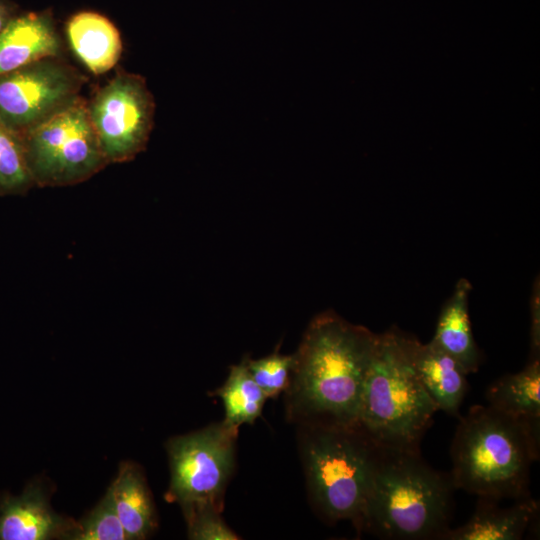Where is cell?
I'll return each mask as SVG.
<instances>
[{"instance_id":"cell-18","label":"cell","mask_w":540,"mask_h":540,"mask_svg":"<svg viewBox=\"0 0 540 540\" xmlns=\"http://www.w3.org/2000/svg\"><path fill=\"white\" fill-rule=\"evenodd\" d=\"M212 396L222 399L225 409L223 422L238 429L243 424H253L261 416L267 399L243 360L230 367L224 384L213 391Z\"/></svg>"},{"instance_id":"cell-6","label":"cell","mask_w":540,"mask_h":540,"mask_svg":"<svg viewBox=\"0 0 540 540\" xmlns=\"http://www.w3.org/2000/svg\"><path fill=\"white\" fill-rule=\"evenodd\" d=\"M21 138L39 187L76 185L108 165L82 97Z\"/></svg>"},{"instance_id":"cell-21","label":"cell","mask_w":540,"mask_h":540,"mask_svg":"<svg viewBox=\"0 0 540 540\" xmlns=\"http://www.w3.org/2000/svg\"><path fill=\"white\" fill-rule=\"evenodd\" d=\"M243 361L267 398H275L287 390L294 367L293 354L285 355L274 351L259 359L245 358Z\"/></svg>"},{"instance_id":"cell-15","label":"cell","mask_w":540,"mask_h":540,"mask_svg":"<svg viewBox=\"0 0 540 540\" xmlns=\"http://www.w3.org/2000/svg\"><path fill=\"white\" fill-rule=\"evenodd\" d=\"M471 289L470 282L465 278L457 282L451 297L442 307L431 340L459 362L468 374L475 373L482 360L468 314Z\"/></svg>"},{"instance_id":"cell-14","label":"cell","mask_w":540,"mask_h":540,"mask_svg":"<svg viewBox=\"0 0 540 540\" xmlns=\"http://www.w3.org/2000/svg\"><path fill=\"white\" fill-rule=\"evenodd\" d=\"M69 44L83 65L93 74L111 70L119 61L123 44L116 26L94 11H81L67 22Z\"/></svg>"},{"instance_id":"cell-23","label":"cell","mask_w":540,"mask_h":540,"mask_svg":"<svg viewBox=\"0 0 540 540\" xmlns=\"http://www.w3.org/2000/svg\"><path fill=\"white\" fill-rule=\"evenodd\" d=\"M531 300V329H530V355L529 360L540 358V307L539 285L535 287Z\"/></svg>"},{"instance_id":"cell-3","label":"cell","mask_w":540,"mask_h":540,"mask_svg":"<svg viewBox=\"0 0 540 540\" xmlns=\"http://www.w3.org/2000/svg\"><path fill=\"white\" fill-rule=\"evenodd\" d=\"M450 472L420 452L380 447L358 532L388 540H441L450 528L455 490Z\"/></svg>"},{"instance_id":"cell-24","label":"cell","mask_w":540,"mask_h":540,"mask_svg":"<svg viewBox=\"0 0 540 540\" xmlns=\"http://www.w3.org/2000/svg\"><path fill=\"white\" fill-rule=\"evenodd\" d=\"M17 10V6L12 0H0V33L18 13Z\"/></svg>"},{"instance_id":"cell-20","label":"cell","mask_w":540,"mask_h":540,"mask_svg":"<svg viewBox=\"0 0 540 540\" xmlns=\"http://www.w3.org/2000/svg\"><path fill=\"white\" fill-rule=\"evenodd\" d=\"M75 540H128V536L114 509L110 493L73 528L66 537Z\"/></svg>"},{"instance_id":"cell-7","label":"cell","mask_w":540,"mask_h":540,"mask_svg":"<svg viewBox=\"0 0 540 540\" xmlns=\"http://www.w3.org/2000/svg\"><path fill=\"white\" fill-rule=\"evenodd\" d=\"M237 436L238 428L221 421L169 440L171 481L167 498L179 503L183 513L205 506L222 512L235 465Z\"/></svg>"},{"instance_id":"cell-19","label":"cell","mask_w":540,"mask_h":540,"mask_svg":"<svg viewBox=\"0 0 540 540\" xmlns=\"http://www.w3.org/2000/svg\"><path fill=\"white\" fill-rule=\"evenodd\" d=\"M33 186L21 136L0 120V196L23 194Z\"/></svg>"},{"instance_id":"cell-13","label":"cell","mask_w":540,"mask_h":540,"mask_svg":"<svg viewBox=\"0 0 540 540\" xmlns=\"http://www.w3.org/2000/svg\"><path fill=\"white\" fill-rule=\"evenodd\" d=\"M412 361L415 371L438 410L460 417V407L468 390V373L453 357L433 342L414 341Z\"/></svg>"},{"instance_id":"cell-11","label":"cell","mask_w":540,"mask_h":540,"mask_svg":"<svg viewBox=\"0 0 540 540\" xmlns=\"http://www.w3.org/2000/svg\"><path fill=\"white\" fill-rule=\"evenodd\" d=\"M61 54V40L50 12H18L0 33V75Z\"/></svg>"},{"instance_id":"cell-5","label":"cell","mask_w":540,"mask_h":540,"mask_svg":"<svg viewBox=\"0 0 540 540\" xmlns=\"http://www.w3.org/2000/svg\"><path fill=\"white\" fill-rule=\"evenodd\" d=\"M300 451L311 501L329 522L359 530L380 447L359 427L300 425Z\"/></svg>"},{"instance_id":"cell-9","label":"cell","mask_w":540,"mask_h":540,"mask_svg":"<svg viewBox=\"0 0 540 540\" xmlns=\"http://www.w3.org/2000/svg\"><path fill=\"white\" fill-rule=\"evenodd\" d=\"M85 77L60 57H47L0 75V120L23 136L81 96Z\"/></svg>"},{"instance_id":"cell-8","label":"cell","mask_w":540,"mask_h":540,"mask_svg":"<svg viewBox=\"0 0 540 540\" xmlns=\"http://www.w3.org/2000/svg\"><path fill=\"white\" fill-rule=\"evenodd\" d=\"M86 108L108 164L131 161L146 148L155 101L141 75L118 72L86 100Z\"/></svg>"},{"instance_id":"cell-4","label":"cell","mask_w":540,"mask_h":540,"mask_svg":"<svg viewBox=\"0 0 540 540\" xmlns=\"http://www.w3.org/2000/svg\"><path fill=\"white\" fill-rule=\"evenodd\" d=\"M416 337L393 326L377 334L358 427L379 447L420 452L438 410L413 365Z\"/></svg>"},{"instance_id":"cell-10","label":"cell","mask_w":540,"mask_h":540,"mask_svg":"<svg viewBox=\"0 0 540 540\" xmlns=\"http://www.w3.org/2000/svg\"><path fill=\"white\" fill-rule=\"evenodd\" d=\"M73 526L52 510L43 488L36 483L18 496H0V540L66 538Z\"/></svg>"},{"instance_id":"cell-16","label":"cell","mask_w":540,"mask_h":540,"mask_svg":"<svg viewBox=\"0 0 540 540\" xmlns=\"http://www.w3.org/2000/svg\"><path fill=\"white\" fill-rule=\"evenodd\" d=\"M129 539H144L156 526L155 509L145 479L132 464H122L107 490Z\"/></svg>"},{"instance_id":"cell-1","label":"cell","mask_w":540,"mask_h":540,"mask_svg":"<svg viewBox=\"0 0 540 540\" xmlns=\"http://www.w3.org/2000/svg\"><path fill=\"white\" fill-rule=\"evenodd\" d=\"M377 334L327 310L308 324L285 391L287 416L299 425L358 427Z\"/></svg>"},{"instance_id":"cell-12","label":"cell","mask_w":540,"mask_h":540,"mask_svg":"<svg viewBox=\"0 0 540 540\" xmlns=\"http://www.w3.org/2000/svg\"><path fill=\"white\" fill-rule=\"evenodd\" d=\"M498 500L478 497L469 520L449 528L441 540H520L539 520V502L532 497L500 507Z\"/></svg>"},{"instance_id":"cell-22","label":"cell","mask_w":540,"mask_h":540,"mask_svg":"<svg viewBox=\"0 0 540 540\" xmlns=\"http://www.w3.org/2000/svg\"><path fill=\"white\" fill-rule=\"evenodd\" d=\"M221 511L213 507H198L184 512L188 536L194 540H236L239 536L223 521Z\"/></svg>"},{"instance_id":"cell-2","label":"cell","mask_w":540,"mask_h":540,"mask_svg":"<svg viewBox=\"0 0 540 540\" xmlns=\"http://www.w3.org/2000/svg\"><path fill=\"white\" fill-rule=\"evenodd\" d=\"M540 419L474 405L458 418L450 475L456 489L495 500L531 497L530 471L539 459Z\"/></svg>"},{"instance_id":"cell-17","label":"cell","mask_w":540,"mask_h":540,"mask_svg":"<svg viewBox=\"0 0 540 540\" xmlns=\"http://www.w3.org/2000/svg\"><path fill=\"white\" fill-rule=\"evenodd\" d=\"M488 405L509 415L540 419V358L517 373L505 374L486 390Z\"/></svg>"}]
</instances>
